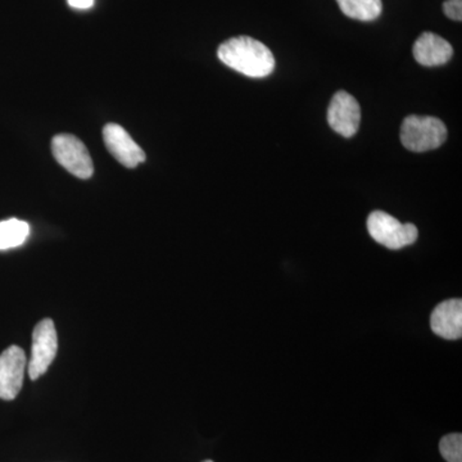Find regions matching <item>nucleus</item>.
<instances>
[{"label": "nucleus", "instance_id": "1", "mask_svg": "<svg viewBox=\"0 0 462 462\" xmlns=\"http://www.w3.org/2000/svg\"><path fill=\"white\" fill-rule=\"evenodd\" d=\"M217 56L224 65L248 78H266L275 69L273 51L263 42L249 36H236L223 42Z\"/></svg>", "mask_w": 462, "mask_h": 462}, {"label": "nucleus", "instance_id": "2", "mask_svg": "<svg viewBox=\"0 0 462 462\" xmlns=\"http://www.w3.org/2000/svg\"><path fill=\"white\" fill-rule=\"evenodd\" d=\"M447 139L445 123L433 116L411 115L401 126V142L409 151L422 153L439 148Z\"/></svg>", "mask_w": 462, "mask_h": 462}, {"label": "nucleus", "instance_id": "3", "mask_svg": "<svg viewBox=\"0 0 462 462\" xmlns=\"http://www.w3.org/2000/svg\"><path fill=\"white\" fill-rule=\"evenodd\" d=\"M367 230L379 245L389 249H401L418 240L419 230L413 224H401L393 216L374 211L367 217Z\"/></svg>", "mask_w": 462, "mask_h": 462}, {"label": "nucleus", "instance_id": "4", "mask_svg": "<svg viewBox=\"0 0 462 462\" xmlns=\"http://www.w3.org/2000/svg\"><path fill=\"white\" fill-rule=\"evenodd\" d=\"M53 156L60 166L79 179H89L94 172L93 160L80 139L60 134L51 142Z\"/></svg>", "mask_w": 462, "mask_h": 462}, {"label": "nucleus", "instance_id": "5", "mask_svg": "<svg viewBox=\"0 0 462 462\" xmlns=\"http://www.w3.org/2000/svg\"><path fill=\"white\" fill-rule=\"evenodd\" d=\"M58 349L57 330L51 319H44L36 325L32 333V360L27 365L30 379L41 378L48 372Z\"/></svg>", "mask_w": 462, "mask_h": 462}, {"label": "nucleus", "instance_id": "6", "mask_svg": "<svg viewBox=\"0 0 462 462\" xmlns=\"http://www.w3.org/2000/svg\"><path fill=\"white\" fill-rule=\"evenodd\" d=\"M328 123L345 138L356 135L361 123V107L355 97L345 90L334 94L328 108Z\"/></svg>", "mask_w": 462, "mask_h": 462}, {"label": "nucleus", "instance_id": "7", "mask_svg": "<svg viewBox=\"0 0 462 462\" xmlns=\"http://www.w3.org/2000/svg\"><path fill=\"white\" fill-rule=\"evenodd\" d=\"M26 366V355L20 346H9L0 355V398L2 400H14L20 393Z\"/></svg>", "mask_w": 462, "mask_h": 462}, {"label": "nucleus", "instance_id": "8", "mask_svg": "<svg viewBox=\"0 0 462 462\" xmlns=\"http://www.w3.org/2000/svg\"><path fill=\"white\" fill-rule=\"evenodd\" d=\"M103 139H105L106 147L121 165L134 169L139 163L144 162V151L136 144V142H134L129 133L120 125H106L103 129Z\"/></svg>", "mask_w": 462, "mask_h": 462}, {"label": "nucleus", "instance_id": "9", "mask_svg": "<svg viewBox=\"0 0 462 462\" xmlns=\"http://www.w3.org/2000/svg\"><path fill=\"white\" fill-rule=\"evenodd\" d=\"M430 327L440 338L455 340L462 337V300L460 298L443 300L434 309Z\"/></svg>", "mask_w": 462, "mask_h": 462}, {"label": "nucleus", "instance_id": "10", "mask_svg": "<svg viewBox=\"0 0 462 462\" xmlns=\"http://www.w3.org/2000/svg\"><path fill=\"white\" fill-rule=\"evenodd\" d=\"M412 51L416 62L425 67L446 65L454 56L452 45L434 32H422L416 39Z\"/></svg>", "mask_w": 462, "mask_h": 462}, {"label": "nucleus", "instance_id": "11", "mask_svg": "<svg viewBox=\"0 0 462 462\" xmlns=\"http://www.w3.org/2000/svg\"><path fill=\"white\" fill-rule=\"evenodd\" d=\"M337 3L346 17L365 23L376 20L383 11L382 0H337Z\"/></svg>", "mask_w": 462, "mask_h": 462}, {"label": "nucleus", "instance_id": "12", "mask_svg": "<svg viewBox=\"0 0 462 462\" xmlns=\"http://www.w3.org/2000/svg\"><path fill=\"white\" fill-rule=\"evenodd\" d=\"M30 226L25 221L11 218L0 223V251L20 247L29 238Z\"/></svg>", "mask_w": 462, "mask_h": 462}, {"label": "nucleus", "instance_id": "13", "mask_svg": "<svg viewBox=\"0 0 462 462\" xmlns=\"http://www.w3.org/2000/svg\"><path fill=\"white\" fill-rule=\"evenodd\" d=\"M439 451L447 462H462V436L447 434L439 442Z\"/></svg>", "mask_w": 462, "mask_h": 462}, {"label": "nucleus", "instance_id": "14", "mask_svg": "<svg viewBox=\"0 0 462 462\" xmlns=\"http://www.w3.org/2000/svg\"><path fill=\"white\" fill-rule=\"evenodd\" d=\"M443 12L447 17L460 23L462 20V0H446L443 3Z\"/></svg>", "mask_w": 462, "mask_h": 462}, {"label": "nucleus", "instance_id": "15", "mask_svg": "<svg viewBox=\"0 0 462 462\" xmlns=\"http://www.w3.org/2000/svg\"><path fill=\"white\" fill-rule=\"evenodd\" d=\"M69 5L76 9H89L93 7L94 0H69Z\"/></svg>", "mask_w": 462, "mask_h": 462}, {"label": "nucleus", "instance_id": "16", "mask_svg": "<svg viewBox=\"0 0 462 462\" xmlns=\"http://www.w3.org/2000/svg\"><path fill=\"white\" fill-rule=\"evenodd\" d=\"M203 462H214V461H211V460H207V461H203Z\"/></svg>", "mask_w": 462, "mask_h": 462}]
</instances>
